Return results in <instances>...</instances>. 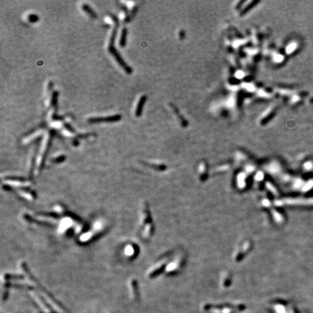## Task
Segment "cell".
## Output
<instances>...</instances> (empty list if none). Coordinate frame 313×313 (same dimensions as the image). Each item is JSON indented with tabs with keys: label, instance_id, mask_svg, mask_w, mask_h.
Wrapping results in <instances>:
<instances>
[{
	"label": "cell",
	"instance_id": "obj_6",
	"mask_svg": "<svg viewBox=\"0 0 313 313\" xmlns=\"http://www.w3.org/2000/svg\"><path fill=\"white\" fill-rule=\"evenodd\" d=\"M82 8H83V10L86 12V13H88L89 15L91 16V18H97V14L95 13V12L94 11L89 5H86V4H83V5H82Z\"/></svg>",
	"mask_w": 313,
	"mask_h": 313
},
{
	"label": "cell",
	"instance_id": "obj_7",
	"mask_svg": "<svg viewBox=\"0 0 313 313\" xmlns=\"http://www.w3.org/2000/svg\"><path fill=\"white\" fill-rule=\"evenodd\" d=\"M134 248H133V245L132 244H128L125 246V256L127 257H131V258H133V254H134Z\"/></svg>",
	"mask_w": 313,
	"mask_h": 313
},
{
	"label": "cell",
	"instance_id": "obj_4",
	"mask_svg": "<svg viewBox=\"0 0 313 313\" xmlns=\"http://www.w3.org/2000/svg\"><path fill=\"white\" fill-rule=\"evenodd\" d=\"M146 100H147L146 96H142V97L140 98V99H139L138 105H137V107H136V117H139L141 116V113H142L143 104L145 103Z\"/></svg>",
	"mask_w": 313,
	"mask_h": 313
},
{
	"label": "cell",
	"instance_id": "obj_9",
	"mask_svg": "<svg viewBox=\"0 0 313 313\" xmlns=\"http://www.w3.org/2000/svg\"><path fill=\"white\" fill-rule=\"evenodd\" d=\"M28 20H29L31 23H36V22L39 21V16L35 15V14H31V15H29V17H28Z\"/></svg>",
	"mask_w": 313,
	"mask_h": 313
},
{
	"label": "cell",
	"instance_id": "obj_3",
	"mask_svg": "<svg viewBox=\"0 0 313 313\" xmlns=\"http://www.w3.org/2000/svg\"><path fill=\"white\" fill-rule=\"evenodd\" d=\"M55 131H50V133H49V140H48V141H47V146H46L44 152L43 157H42V158H41V163H40V167H40V170H41V169L42 168L43 166H44V161H45L46 157H47V155L48 151H49V149H50L51 143H52V139H53L54 136H55Z\"/></svg>",
	"mask_w": 313,
	"mask_h": 313
},
{
	"label": "cell",
	"instance_id": "obj_1",
	"mask_svg": "<svg viewBox=\"0 0 313 313\" xmlns=\"http://www.w3.org/2000/svg\"><path fill=\"white\" fill-rule=\"evenodd\" d=\"M110 15L112 17V19H113V21H114L115 25H114V29H113V32H112L110 39H109V47H108V50L109 52V53H110L111 55L115 57V59H116L119 65H120V66L122 67L123 69H124V71L126 72L127 73H128V74H131V73L133 72L132 68H131V67H129L128 65L127 64L125 63V61L123 60L122 57H121V56L120 55V54L117 52V51L115 49V47H114L115 40V38H116L117 29H118V26H119V21H118V19L117 18V17H115V15Z\"/></svg>",
	"mask_w": 313,
	"mask_h": 313
},
{
	"label": "cell",
	"instance_id": "obj_11",
	"mask_svg": "<svg viewBox=\"0 0 313 313\" xmlns=\"http://www.w3.org/2000/svg\"><path fill=\"white\" fill-rule=\"evenodd\" d=\"M65 128H66L67 129V130H68L69 131H71V132H72V133H74V132H75V131L73 130V128H72V127H71V125H69V124H65Z\"/></svg>",
	"mask_w": 313,
	"mask_h": 313
},
{
	"label": "cell",
	"instance_id": "obj_10",
	"mask_svg": "<svg viewBox=\"0 0 313 313\" xmlns=\"http://www.w3.org/2000/svg\"><path fill=\"white\" fill-rule=\"evenodd\" d=\"M65 159V155H62V156H59L58 157H57V158L52 159V162H54V163H59L63 162Z\"/></svg>",
	"mask_w": 313,
	"mask_h": 313
},
{
	"label": "cell",
	"instance_id": "obj_5",
	"mask_svg": "<svg viewBox=\"0 0 313 313\" xmlns=\"http://www.w3.org/2000/svg\"><path fill=\"white\" fill-rule=\"evenodd\" d=\"M127 33H128V30L126 28H123L122 30V32H121L120 39V45L122 47H124L125 44H126Z\"/></svg>",
	"mask_w": 313,
	"mask_h": 313
},
{
	"label": "cell",
	"instance_id": "obj_2",
	"mask_svg": "<svg viewBox=\"0 0 313 313\" xmlns=\"http://www.w3.org/2000/svg\"><path fill=\"white\" fill-rule=\"evenodd\" d=\"M122 117L120 115H115L113 116H108L105 117H91L88 120V122L90 123H114L120 120Z\"/></svg>",
	"mask_w": 313,
	"mask_h": 313
},
{
	"label": "cell",
	"instance_id": "obj_8",
	"mask_svg": "<svg viewBox=\"0 0 313 313\" xmlns=\"http://www.w3.org/2000/svg\"><path fill=\"white\" fill-rule=\"evenodd\" d=\"M57 98H58V93L57 91H54L52 97V106L55 107V110H57Z\"/></svg>",
	"mask_w": 313,
	"mask_h": 313
}]
</instances>
